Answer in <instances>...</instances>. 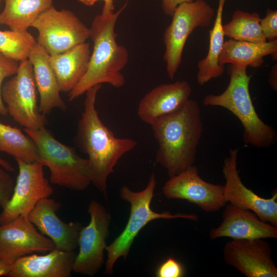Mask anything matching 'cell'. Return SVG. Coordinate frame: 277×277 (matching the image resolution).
Listing matches in <instances>:
<instances>
[{"label":"cell","instance_id":"obj_15","mask_svg":"<svg viewBox=\"0 0 277 277\" xmlns=\"http://www.w3.org/2000/svg\"><path fill=\"white\" fill-rule=\"evenodd\" d=\"M55 248L52 241L39 233L28 216L20 215L0 225V259L12 263L34 252L46 253Z\"/></svg>","mask_w":277,"mask_h":277},{"label":"cell","instance_id":"obj_3","mask_svg":"<svg viewBox=\"0 0 277 277\" xmlns=\"http://www.w3.org/2000/svg\"><path fill=\"white\" fill-rule=\"evenodd\" d=\"M127 6V1L112 14L105 16L101 13L94 18L90 27L93 46L88 68L82 80L68 93L69 101L77 98L96 85L106 83L116 88L125 85L122 71L128 62L129 52L125 46L116 42L115 27Z\"/></svg>","mask_w":277,"mask_h":277},{"label":"cell","instance_id":"obj_37","mask_svg":"<svg viewBox=\"0 0 277 277\" xmlns=\"http://www.w3.org/2000/svg\"><path fill=\"white\" fill-rule=\"evenodd\" d=\"M4 0H0V6L1 5V3H2V2H3Z\"/></svg>","mask_w":277,"mask_h":277},{"label":"cell","instance_id":"obj_18","mask_svg":"<svg viewBox=\"0 0 277 277\" xmlns=\"http://www.w3.org/2000/svg\"><path fill=\"white\" fill-rule=\"evenodd\" d=\"M191 91L190 84L185 80L160 85L141 99L137 115L142 121L151 125L161 117L180 108L189 99Z\"/></svg>","mask_w":277,"mask_h":277},{"label":"cell","instance_id":"obj_28","mask_svg":"<svg viewBox=\"0 0 277 277\" xmlns=\"http://www.w3.org/2000/svg\"><path fill=\"white\" fill-rule=\"evenodd\" d=\"M19 64L0 52V114L5 115L8 113L7 107L3 103L1 95L2 84L9 76L14 75L17 71Z\"/></svg>","mask_w":277,"mask_h":277},{"label":"cell","instance_id":"obj_8","mask_svg":"<svg viewBox=\"0 0 277 277\" xmlns=\"http://www.w3.org/2000/svg\"><path fill=\"white\" fill-rule=\"evenodd\" d=\"M33 66L28 59L19 62L17 72L2 86L1 95L8 113L24 128L45 127V115L39 110Z\"/></svg>","mask_w":277,"mask_h":277},{"label":"cell","instance_id":"obj_24","mask_svg":"<svg viewBox=\"0 0 277 277\" xmlns=\"http://www.w3.org/2000/svg\"><path fill=\"white\" fill-rule=\"evenodd\" d=\"M53 0H4L0 25L17 32L28 31L44 12L53 6Z\"/></svg>","mask_w":277,"mask_h":277},{"label":"cell","instance_id":"obj_12","mask_svg":"<svg viewBox=\"0 0 277 277\" xmlns=\"http://www.w3.org/2000/svg\"><path fill=\"white\" fill-rule=\"evenodd\" d=\"M239 149H230L224 160L223 173L225 180L224 197L227 203L255 213L263 221L277 226V192L271 197L263 198L242 182L238 169Z\"/></svg>","mask_w":277,"mask_h":277},{"label":"cell","instance_id":"obj_4","mask_svg":"<svg viewBox=\"0 0 277 277\" xmlns=\"http://www.w3.org/2000/svg\"><path fill=\"white\" fill-rule=\"evenodd\" d=\"M245 66L232 65L230 81L225 90L219 94L204 97L206 106L225 108L235 115L243 127V141L246 145L258 148H267L277 140L275 130L258 115L249 92L251 75Z\"/></svg>","mask_w":277,"mask_h":277},{"label":"cell","instance_id":"obj_23","mask_svg":"<svg viewBox=\"0 0 277 277\" xmlns=\"http://www.w3.org/2000/svg\"><path fill=\"white\" fill-rule=\"evenodd\" d=\"M226 0H218V8L212 28L209 31V46L206 56L197 64L196 82L204 85L212 79L222 76L224 66L219 63V57L224 43L223 12Z\"/></svg>","mask_w":277,"mask_h":277},{"label":"cell","instance_id":"obj_10","mask_svg":"<svg viewBox=\"0 0 277 277\" xmlns=\"http://www.w3.org/2000/svg\"><path fill=\"white\" fill-rule=\"evenodd\" d=\"M88 212L90 222L82 227L79 235V251L73 266V272L93 276L104 263L106 240L109 234L111 216L105 207L97 201H92Z\"/></svg>","mask_w":277,"mask_h":277},{"label":"cell","instance_id":"obj_22","mask_svg":"<svg viewBox=\"0 0 277 277\" xmlns=\"http://www.w3.org/2000/svg\"><path fill=\"white\" fill-rule=\"evenodd\" d=\"M277 57V39L263 43H253L230 38L224 42L219 57V63L259 68L263 64L265 56Z\"/></svg>","mask_w":277,"mask_h":277},{"label":"cell","instance_id":"obj_34","mask_svg":"<svg viewBox=\"0 0 277 277\" xmlns=\"http://www.w3.org/2000/svg\"><path fill=\"white\" fill-rule=\"evenodd\" d=\"M268 82L270 87L277 90V64H274L271 68L268 77Z\"/></svg>","mask_w":277,"mask_h":277},{"label":"cell","instance_id":"obj_30","mask_svg":"<svg viewBox=\"0 0 277 277\" xmlns=\"http://www.w3.org/2000/svg\"><path fill=\"white\" fill-rule=\"evenodd\" d=\"M184 273L182 264L174 258H169L157 268L155 275L157 277H182Z\"/></svg>","mask_w":277,"mask_h":277},{"label":"cell","instance_id":"obj_9","mask_svg":"<svg viewBox=\"0 0 277 277\" xmlns=\"http://www.w3.org/2000/svg\"><path fill=\"white\" fill-rule=\"evenodd\" d=\"M32 27L38 31L37 44L50 55L65 52L90 38V28L74 12L53 6L42 13Z\"/></svg>","mask_w":277,"mask_h":277},{"label":"cell","instance_id":"obj_2","mask_svg":"<svg viewBox=\"0 0 277 277\" xmlns=\"http://www.w3.org/2000/svg\"><path fill=\"white\" fill-rule=\"evenodd\" d=\"M158 144L155 161L173 176L193 165L203 126L197 101L188 100L175 111L151 125Z\"/></svg>","mask_w":277,"mask_h":277},{"label":"cell","instance_id":"obj_6","mask_svg":"<svg viewBox=\"0 0 277 277\" xmlns=\"http://www.w3.org/2000/svg\"><path fill=\"white\" fill-rule=\"evenodd\" d=\"M156 185V177L153 172L147 186L142 191H133L126 186L121 188L120 193L121 198L130 205V216L123 231L106 247L107 258L105 264V273L112 274L116 261L121 257L124 260L127 258L136 235L148 223L157 219L182 218L193 221L198 220V216L193 213L172 214L169 211L159 213L153 211L151 208V203Z\"/></svg>","mask_w":277,"mask_h":277},{"label":"cell","instance_id":"obj_21","mask_svg":"<svg viewBox=\"0 0 277 277\" xmlns=\"http://www.w3.org/2000/svg\"><path fill=\"white\" fill-rule=\"evenodd\" d=\"M91 51L87 43L78 44L62 53L50 55L51 65L61 92H70L86 74Z\"/></svg>","mask_w":277,"mask_h":277},{"label":"cell","instance_id":"obj_1","mask_svg":"<svg viewBox=\"0 0 277 277\" xmlns=\"http://www.w3.org/2000/svg\"><path fill=\"white\" fill-rule=\"evenodd\" d=\"M101 85L85 92L84 109L79 120L75 141L82 152L88 156L92 173V183L107 197V180L120 159L133 150L137 142L129 138H118L100 119L95 101Z\"/></svg>","mask_w":277,"mask_h":277},{"label":"cell","instance_id":"obj_17","mask_svg":"<svg viewBox=\"0 0 277 277\" xmlns=\"http://www.w3.org/2000/svg\"><path fill=\"white\" fill-rule=\"evenodd\" d=\"M222 217V223L210 230V239L224 237L232 239L277 238V226L262 221L251 210L229 204L226 206Z\"/></svg>","mask_w":277,"mask_h":277},{"label":"cell","instance_id":"obj_32","mask_svg":"<svg viewBox=\"0 0 277 277\" xmlns=\"http://www.w3.org/2000/svg\"><path fill=\"white\" fill-rule=\"evenodd\" d=\"M80 3L86 6H92L97 2L103 1L104 3L101 14L108 16L114 12V0H77Z\"/></svg>","mask_w":277,"mask_h":277},{"label":"cell","instance_id":"obj_11","mask_svg":"<svg viewBox=\"0 0 277 277\" xmlns=\"http://www.w3.org/2000/svg\"><path fill=\"white\" fill-rule=\"evenodd\" d=\"M16 161L19 172L12 196L0 213L1 225L20 215L28 216L40 200L49 197L53 192L40 162Z\"/></svg>","mask_w":277,"mask_h":277},{"label":"cell","instance_id":"obj_7","mask_svg":"<svg viewBox=\"0 0 277 277\" xmlns=\"http://www.w3.org/2000/svg\"><path fill=\"white\" fill-rule=\"evenodd\" d=\"M214 15L213 9L204 0L184 3L175 9L163 34L165 47L163 60L171 80L181 64L184 48L190 34L197 27L209 26Z\"/></svg>","mask_w":277,"mask_h":277},{"label":"cell","instance_id":"obj_36","mask_svg":"<svg viewBox=\"0 0 277 277\" xmlns=\"http://www.w3.org/2000/svg\"><path fill=\"white\" fill-rule=\"evenodd\" d=\"M0 166L8 171L13 172L14 169L13 166L7 161L0 157Z\"/></svg>","mask_w":277,"mask_h":277},{"label":"cell","instance_id":"obj_31","mask_svg":"<svg viewBox=\"0 0 277 277\" xmlns=\"http://www.w3.org/2000/svg\"><path fill=\"white\" fill-rule=\"evenodd\" d=\"M0 167V207L3 209L13 194L14 183L12 177Z\"/></svg>","mask_w":277,"mask_h":277},{"label":"cell","instance_id":"obj_35","mask_svg":"<svg viewBox=\"0 0 277 277\" xmlns=\"http://www.w3.org/2000/svg\"><path fill=\"white\" fill-rule=\"evenodd\" d=\"M13 263L0 259V276L8 275Z\"/></svg>","mask_w":277,"mask_h":277},{"label":"cell","instance_id":"obj_25","mask_svg":"<svg viewBox=\"0 0 277 277\" xmlns=\"http://www.w3.org/2000/svg\"><path fill=\"white\" fill-rule=\"evenodd\" d=\"M0 151L26 163L39 160L37 147L33 141L20 129L0 122Z\"/></svg>","mask_w":277,"mask_h":277},{"label":"cell","instance_id":"obj_14","mask_svg":"<svg viewBox=\"0 0 277 277\" xmlns=\"http://www.w3.org/2000/svg\"><path fill=\"white\" fill-rule=\"evenodd\" d=\"M225 263L246 277H276L270 244L263 239H232L223 248Z\"/></svg>","mask_w":277,"mask_h":277},{"label":"cell","instance_id":"obj_16","mask_svg":"<svg viewBox=\"0 0 277 277\" xmlns=\"http://www.w3.org/2000/svg\"><path fill=\"white\" fill-rule=\"evenodd\" d=\"M61 204L46 197L40 200L28 215L30 221L41 233L50 239L56 249L73 251L78 246L81 224L77 222L66 223L57 215Z\"/></svg>","mask_w":277,"mask_h":277},{"label":"cell","instance_id":"obj_27","mask_svg":"<svg viewBox=\"0 0 277 277\" xmlns=\"http://www.w3.org/2000/svg\"><path fill=\"white\" fill-rule=\"evenodd\" d=\"M36 43L28 31L0 30V52L17 62L28 59Z\"/></svg>","mask_w":277,"mask_h":277},{"label":"cell","instance_id":"obj_20","mask_svg":"<svg viewBox=\"0 0 277 277\" xmlns=\"http://www.w3.org/2000/svg\"><path fill=\"white\" fill-rule=\"evenodd\" d=\"M50 56L44 48L37 43L28 58L33 66L39 94V110L45 116L54 108L63 111L66 109V104L60 95L58 81L51 65Z\"/></svg>","mask_w":277,"mask_h":277},{"label":"cell","instance_id":"obj_19","mask_svg":"<svg viewBox=\"0 0 277 277\" xmlns=\"http://www.w3.org/2000/svg\"><path fill=\"white\" fill-rule=\"evenodd\" d=\"M76 254L55 248L46 254H29L15 261L10 277H69Z\"/></svg>","mask_w":277,"mask_h":277},{"label":"cell","instance_id":"obj_29","mask_svg":"<svg viewBox=\"0 0 277 277\" xmlns=\"http://www.w3.org/2000/svg\"><path fill=\"white\" fill-rule=\"evenodd\" d=\"M260 27L266 41H271L277 37V11L270 9L266 11V16L261 18Z\"/></svg>","mask_w":277,"mask_h":277},{"label":"cell","instance_id":"obj_13","mask_svg":"<svg viewBox=\"0 0 277 277\" xmlns=\"http://www.w3.org/2000/svg\"><path fill=\"white\" fill-rule=\"evenodd\" d=\"M162 192L168 199L186 200L207 212L216 211L227 203L224 185L203 180L194 165L170 177L163 186Z\"/></svg>","mask_w":277,"mask_h":277},{"label":"cell","instance_id":"obj_33","mask_svg":"<svg viewBox=\"0 0 277 277\" xmlns=\"http://www.w3.org/2000/svg\"><path fill=\"white\" fill-rule=\"evenodd\" d=\"M193 0H162V8L165 15L172 16L177 7L180 4L191 2Z\"/></svg>","mask_w":277,"mask_h":277},{"label":"cell","instance_id":"obj_26","mask_svg":"<svg viewBox=\"0 0 277 277\" xmlns=\"http://www.w3.org/2000/svg\"><path fill=\"white\" fill-rule=\"evenodd\" d=\"M261 18L256 12L248 13L237 10L233 12L231 21L223 25L224 35L238 41L265 42L267 41L260 24Z\"/></svg>","mask_w":277,"mask_h":277},{"label":"cell","instance_id":"obj_5","mask_svg":"<svg viewBox=\"0 0 277 277\" xmlns=\"http://www.w3.org/2000/svg\"><path fill=\"white\" fill-rule=\"evenodd\" d=\"M24 130L37 147L38 161L49 168L51 183L82 191L92 183L89 161L80 156L74 148L58 141L45 127L36 130L24 128Z\"/></svg>","mask_w":277,"mask_h":277}]
</instances>
